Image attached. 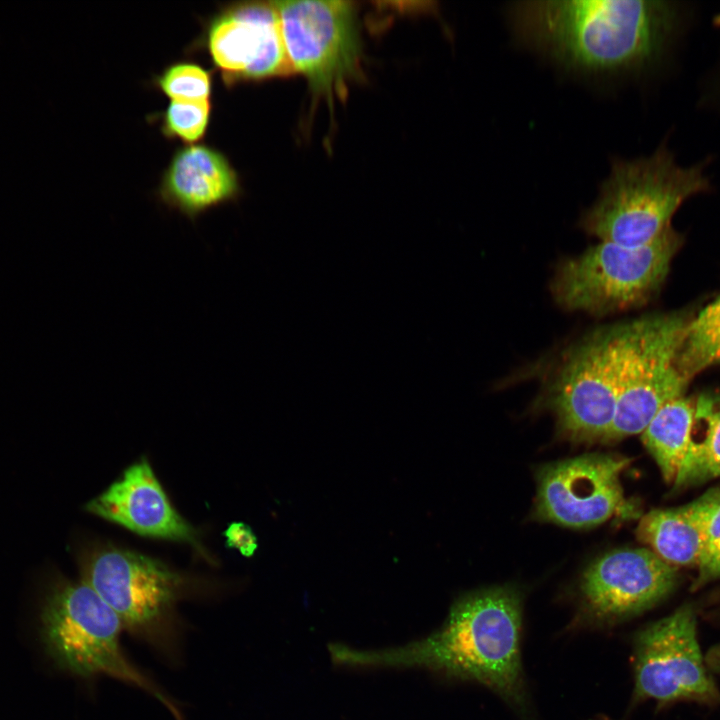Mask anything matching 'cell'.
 Wrapping results in <instances>:
<instances>
[{
	"instance_id": "obj_1",
	"label": "cell",
	"mask_w": 720,
	"mask_h": 720,
	"mask_svg": "<svg viewBox=\"0 0 720 720\" xmlns=\"http://www.w3.org/2000/svg\"><path fill=\"white\" fill-rule=\"evenodd\" d=\"M703 8L682 0L520 1L509 11L517 37L582 72H681Z\"/></svg>"
},
{
	"instance_id": "obj_2",
	"label": "cell",
	"mask_w": 720,
	"mask_h": 720,
	"mask_svg": "<svg viewBox=\"0 0 720 720\" xmlns=\"http://www.w3.org/2000/svg\"><path fill=\"white\" fill-rule=\"evenodd\" d=\"M521 629L520 594L511 587H493L458 599L442 627L423 639L379 650L338 643L328 648L333 662L341 665L425 668L482 684L527 717Z\"/></svg>"
},
{
	"instance_id": "obj_3",
	"label": "cell",
	"mask_w": 720,
	"mask_h": 720,
	"mask_svg": "<svg viewBox=\"0 0 720 720\" xmlns=\"http://www.w3.org/2000/svg\"><path fill=\"white\" fill-rule=\"evenodd\" d=\"M669 139L666 135L647 156L613 161L598 198L580 218L586 234L621 246H643L672 226L684 203L714 192V156L680 163Z\"/></svg>"
},
{
	"instance_id": "obj_4",
	"label": "cell",
	"mask_w": 720,
	"mask_h": 720,
	"mask_svg": "<svg viewBox=\"0 0 720 720\" xmlns=\"http://www.w3.org/2000/svg\"><path fill=\"white\" fill-rule=\"evenodd\" d=\"M41 639L55 666L90 679L105 675L137 686L184 720L178 705L126 656L123 625L116 613L84 581L55 579L45 591L40 613Z\"/></svg>"
},
{
	"instance_id": "obj_5",
	"label": "cell",
	"mask_w": 720,
	"mask_h": 720,
	"mask_svg": "<svg viewBox=\"0 0 720 720\" xmlns=\"http://www.w3.org/2000/svg\"><path fill=\"white\" fill-rule=\"evenodd\" d=\"M683 241L673 226L639 247L600 241L560 261L550 282L552 298L566 311L593 316L640 307L662 287Z\"/></svg>"
},
{
	"instance_id": "obj_6",
	"label": "cell",
	"mask_w": 720,
	"mask_h": 720,
	"mask_svg": "<svg viewBox=\"0 0 720 720\" xmlns=\"http://www.w3.org/2000/svg\"><path fill=\"white\" fill-rule=\"evenodd\" d=\"M81 580L119 617L124 630L169 659L178 655L181 632L177 603L186 578L161 561L115 546L86 553Z\"/></svg>"
},
{
	"instance_id": "obj_7",
	"label": "cell",
	"mask_w": 720,
	"mask_h": 720,
	"mask_svg": "<svg viewBox=\"0 0 720 720\" xmlns=\"http://www.w3.org/2000/svg\"><path fill=\"white\" fill-rule=\"evenodd\" d=\"M694 314L687 308L620 324L619 394L603 442L641 434L667 402L684 395L689 383L677 369V356Z\"/></svg>"
},
{
	"instance_id": "obj_8",
	"label": "cell",
	"mask_w": 720,
	"mask_h": 720,
	"mask_svg": "<svg viewBox=\"0 0 720 720\" xmlns=\"http://www.w3.org/2000/svg\"><path fill=\"white\" fill-rule=\"evenodd\" d=\"M294 73L332 101L360 73L362 40L357 8L344 0L274 1Z\"/></svg>"
},
{
	"instance_id": "obj_9",
	"label": "cell",
	"mask_w": 720,
	"mask_h": 720,
	"mask_svg": "<svg viewBox=\"0 0 720 720\" xmlns=\"http://www.w3.org/2000/svg\"><path fill=\"white\" fill-rule=\"evenodd\" d=\"M621 358L620 324L591 333L568 351L547 392L561 435L603 441L616 412Z\"/></svg>"
},
{
	"instance_id": "obj_10",
	"label": "cell",
	"mask_w": 720,
	"mask_h": 720,
	"mask_svg": "<svg viewBox=\"0 0 720 720\" xmlns=\"http://www.w3.org/2000/svg\"><path fill=\"white\" fill-rule=\"evenodd\" d=\"M634 703L679 700L713 703L720 694L706 668L690 605L646 626L634 639Z\"/></svg>"
},
{
	"instance_id": "obj_11",
	"label": "cell",
	"mask_w": 720,
	"mask_h": 720,
	"mask_svg": "<svg viewBox=\"0 0 720 720\" xmlns=\"http://www.w3.org/2000/svg\"><path fill=\"white\" fill-rule=\"evenodd\" d=\"M630 459L589 454L542 467L537 474L536 517L574 529L604 523L614 516L639 515L620 482Z\"/></svg>"
},
{
	"instance_id": "obj_12",
	"label": "cell",
	"mask_w": 720,
	"mask_h": 720,
	"mask_svg": "<svg viewBox=\"0 0 720 720\" xmlns=\"http://www.w3.org/2000/svg\"><path fill=\"white\" fill-rule=\"evenodd\" d=\"M205 46L227 85L294 74L273 2H237L208 23Z\"/></svg>"
},
{
	"instance_id": "obj_13",
	"label": "cell",
	"mask_w": 720,
	"mask_h": 720,
	"mask_svg": "<svg viewBox=\"0 0 720 720\" xmlns=\"http://www.w3.org/2000/svg\"><path fill=\"white\" fill-rule=\"evenodd\" d=\"M677 582V568L647 548L611 551L596 559L580 583L582 619L611 625L664 599Z\"/></svg>"
},
{
	"instance_id": "obj_14",
	"label": "cell",
	"mask_w": 720,
	"mask_h": 720,
	"mask_svg": "<svg viewBox=\"0 0 720 720\" xmlns=\"http://www.w3.org/2000/svg\"><path fill=\"white\" fill-rule=\"evenodd\" d=\"M85 509L142 537L187 542L201 549L196 530L174 508L145 458L130 465Z\"/></svg>"
},
{
	"instance_id": "obj_15",
	"label": "cell",
	"mask_w": 720,
	"mask_h": 720,
	"mask_svg": "<svg viewBox=\"0 0 720 720\" xmlns=\"http://www.w3.org/2000/svg\"><path fill=\"white\" fill-rule=\"evenodd\" d=\"M238 175L219 150L200 143L179 148L166 168L158 190L169 208L195 220L208 210L236 200Z\"/></svg>"
},
{
	"instance_id": "obj_16",
	"label": "cell",
	"mask_w": 720,
	"mask_h": 720,
	"mask_svg": "<svg viewBox=\"0 0 720 720\" xmlns=\"http://www.w3.org/2000/svg\"><path fill=\"white\" fill-rule=\"evenodd\" d=\"M719 496L720 488H713L685 505L651 510L640 518L638 539L670 566L698 567L706 514Z\"/></svg>"
},
{
	"instance_id": "obj_17",
	"label": "cell",
	"mask_w": 720,
	"mask_h": 720,
	"mask_svg": "<svg viewBox=\"0 0 720 720\" xmlns=\"http://www.w3.org/2000/svg\"><path fill=\"white\" fill-rule=\"evenodd\" d=\"M695 422V403L683 396L667 402L641 433L667 483H674L688 452Z\"/></svg>"
},
{
	"instance_id": "obj_18",
	"label": "cell",
	"mask_w": 720,
	"mask_h": 720,
	"mask_svg": "<svg viewBox=\"0 0 720 720\" xmlns=\"http://www.w3.org/2000/svg\"><path fill=\"white\" fill-rule=\"evenodd\" d=\"M695 403V422L703 424L699 437L692 436L681 464L675 488L720 478V392H704Z\"/></svg>"
},
{
	"instance_id": "obj_19",
	"label": "cell",
	"mask_w": 720,
	"mask_h": 720,
	"mask_svg": "<svg viewBox=\"0 0 720 720\" xmlns=\"http://www.w3.org/2000/svg\"><path fill=\"white\" fill-rule=\"evenodd\" d=\"M713 366H720V294L695 312L677 356V369L688 383Z\"/></svg>"
},
{
	"instance_id": "obj_20",
	"label": "cell",
	"mask_w": 720,
	"mask_h": 720,
	"mask_svg": "<svg viewBox=\"0 0 720 720\" xmlns=\"http://www.w3.org/2000/svg\"><path fill=\"white\" fill-rule=\"evenodd\" d=\"M210 116L209 100H171L161 115V130L168 138L196 144L206 134Z\"/></svg>"
},
{
	"instance_id": "obj_21",
	"label": "cell",
	"mask_w": 720,
	"mask_h": 720,
	"mask_svg": "<svg viewBox=\"0 0 720 720\" xmlns=\"http://www.w3.org/2000/svg\"><path fill=\"white\" fill-rule=\"evenodd\" d=\"M154 83L171 100H209L212 91L210 72L192 62H177L167 66Z\"/></svg>"
},
{
	"instance_id": "obj_22",
	"label": "cell",
	"mask_w": 720,
	"mask_h": 720,
	"mask_svg": "<svg viewBox=\"0 0 720 720\" xmlns=\"http://www.w3.org/2000/svg\"><path fill=\"white\" fill-rule=\"evenodd\" d=\"M720 578V496L707 511L704 526V547L694 587Z\"/></svg>"
},
{
	"instance_id": "obj_23",
	"label": "cell",
	"mask_w": 720,
	"mask_h": 720,
	"mask_svg": "<svg viewBox=\"0 0 720 720\" xmlns=\"http://www.w3.org/2000/svg\"><path fill=\"white\" fill-rule=\"evenodd\" d=\"M712 24L720 32V7L712 17ZM695 105L700 111L720 116V46L697 82Z\"/></svg>"
},
{
	"instance_id": "obj_24",
	"label": "cell",
	"mask_w": 720,
	"mask_h": 720,
	"mask_svg": "<svg viewBox=\"0 0 720 720\" xmlns=\"http://www.w3.org/2000/svg\"><path fill=\"white\" fill-rule=\"evenodd\" d=\"M227 544L242 555L250 557L257 549V538L251 528L244 523L235 522L225 531Z\"/></svg>"
},
{
	"instance_id": "obj_25",
	"label": "cell",
	"mask_w": 720,
	"mask_h": 720,
	"mask_svg": "<svg viewBox=\"0 0 720 720\" xmlns=\"http://www.w3.org/2000/svg\"><path fill=\"white\" fill-rule=\"evenodd\" d=\"M708 668L720 674V643L710 648L705 656Z\"/></svg>"
}]
</instances>
